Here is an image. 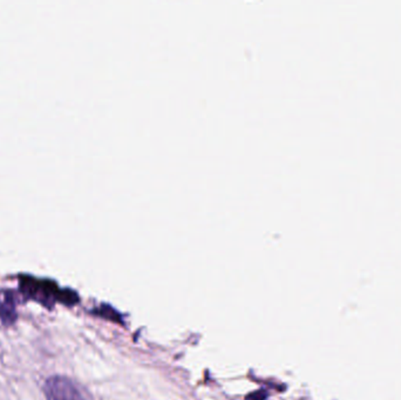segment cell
<instances>
[{"label": "cell", "mask_w": 401, "mask_h": 400, "mask_svg": "<svg viewBox=\"0 0 401 400\" xmlns=\"http://www.w3.org/2000/svg\"><path fill=\"white\" fill-rule=\"evenodd\" d=\"M44 393L46 400H92V397L81 385L65 376L47 378Z\"/></svg>", "instance_id": "obj_2"}, {"label": "cell", "mask_w": 401, "mask_h": 400, "mask_svg": "<svg viewBox=\"0 0 401 400\" xmlns=\"http://www.w3.org/2000/svg\"><path fill=\"white\" fill-rule=\"evenodd\" d=\"M20 290L28 300H35L47 309L53 308L57 302L73 305L79 300L77 293L71 290H62L50 281H39L35 278H23Z\"/></svg>", "instance_id": "obj_1"}, {"label": "cell", "mask_w": 401, "mask_h": 400, "mask_svg": "<svg viewBox=\"0 0 401 400\" xmlns=\"http://www.w3.org/2000/svg\"><path fill=\"white\" fill-rule=\"evenodd\" d=\"M18 318L16 300L11 295L5 297V300L0 303V320L4 325H12L16 323Z\"/></svg>", "instance_id": "obj_3"}]
</instances>
